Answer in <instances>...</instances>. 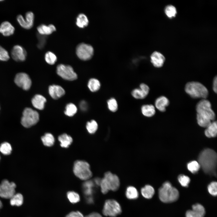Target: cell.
Listing matches in <instances>:
<instances>
[{"label":"cell","instance_id":"6da1fadb","mask_svg":"<svg viewBox=\"0 0 217 217\" xmlns=\"http://www.w3.org/2000/svg\"><path fill=\"white\" fill-rule=\"evenodd\" d=\"M198 162L204 172L209 175H216L217 154L213 149L206 148L200 153Z\"/></svg>","mask_w":217,"mask_h":217},{"label":"cell","instance_id":"7a4b0ae2","mask_svg":"<svg viewBox=\"0 0 217 217\" xmlns=\"http://www.w3.org/2000/svg\"><path fill=\"white\" fill-rule=\"evenodd\" d=\"M158 194L160 200L165 203L176 201L179 198L178 190L173 187L169 181L165 182L159 190Z\"/></svg>","mask_w":217,"mask_h":217},{"label":"cell","instance_id":"3957f363","mask_svg":"<svg viewBox=\"0 0 217 217\" xmlns=\"http://www.w3.org/2000/svg\"><path fill=\"white\" fill-rule=\"evenodd\" d=\"M120 185L118 177L110 171H107L105 173L104 177L101 179L99 186L102 193L106 194L109 190H117Z\"/></svg>","mask_w":217,"mask_h":217},{"label":"cell","instance_id":"277c9868","mask_svg":"<svg viewBox=\"0 0 217 217\" xmlns=\"http://www.w3.org/2000/svg\"><path fill=\"white\" fill-rule=\"evenodd\" d=\"M185 90L187 94L194 98L206 99L209 94L207 88L202 84L198 82L187 83L185 85Z\"/></svg>","mask_w":217,"mask_h":217},{"label":"cell","instance_id":"5b68a950","mask_svg":"<svg viewBox=\"0 0 217 217\" xmlns=\"http://www.w3.org/2000/svg\"><path fill=\"white\" fill-rule=\"evenodd\" d=\"M73 172L77 177L84 181L89 180L92 175L89 164L82 160H77L75 162Z\"/></svg>","mask_w":217,"mask_h":217},{"label":"cell","instance_id":"8992f818","mask_svg":"<svg viewBox=\"0 0 217 217\" xmlns=\"http://www.w3.org/2000/svg\"><path fill=\"white\" fill-rule=\"evenodd\" d=\"M39 119V114L37 112L31 108H27L23 111L21 123L24 127L28 128L36 124Z\"/></svg>","mask_w":217,"mask_h":217},{"label":"cell","instance_id":"52a82bcc","mask_svg":"<svg viewBox=\"0 0 217 217\" xmlns=\"http://www.w3.org/2000/svg\"><path fill=\"white\" fill-rule=\"evenodd\" d=\"M197 114L206 117L212 121L215 120V115L211 108L210 102L206 99H202L196 105Z\"/></svg>","mask_w":217,"mask_h":217},{"label":"cell","instance_id":"ba28073f","mask_svg":"<svg viewBox=\"0 0 217 217\" xmlns=\"http://www.w3.org/2000/svg\"><path fill=\"white\" fill-rule=\"evenodd\" d=\"M121 212V207L116 200L109 199L105 201L102 210V213L104 215L116 217Z\"/></svg>","mask_w":217,"mask_h":217},{"label":"cell","instance_id":"9c48e42d","mask_svg":"<svg viewBox=\"0 0 217 217\" xmlns=\"http://www.w3.org/2000/svg\"><path fill=\"white\" fill-rule=\"evenodd\" d=\"M94 49L91 45L84 43L78 44L76 48V54L80 59L86 61L90 59L93 56Z\"/></svg>","mask_w":217,"mask_h":217},{"label":"cell","instance_id":"30bf717a","mask_svg":"<svg viewBox=\"0 0 217 217\" xmlns=\"http://www.w3.org/2000/svg\"><path fill=\"white\" fill-rule=\"evenodd\" d=\"M16 185L6 179L3 180L0 184V197L5 199H10L15 193Z\"/></svg>","mask_w":217,"mask_h":217},{"label":"cell","instance_id":"8fae6325","mask_svg":"<svg viewBox=\"0 0 217 217\" xmlns=\"http://www.w3.org/2000/svg\"><path fill=\"white\" fill-rule=\"evenodd\" d=\"M56 71L58 75L65 80L72 81L77 78V74L70 65L59 64L57 67Z\"/></svg>","mask_w":217,"mask_h":217},{"label":"cell","instance_id":"7c38bea8","mask_svg":"<svg viewBox=\"0 0 217 217\" xmlns=\"http://www.w3.org/2000/svg\"><path fill=\"white\" fill-rule=\"evenodd\" d=\"M14 82L19 87L24 90H28L30 88L32 82L29 76L24 73L17 74L14 78Z\"/></svg>","mask_w":217,"mask_h":217},{"label":"cell","instance_id":"4fadbf2b","mask_svg":"<svg viewBox=\"0 0 217 217\" xmlns=\"http://www.w3.org/2000/svg\"><path fill=\"white\" fill-rule=\"evenodd\" d=\"M34 18V14L33 12L28 11L26 13L25 18L22 15L19 14L17 16V19L21 27L26 29H29L33 25Z\"/></svg>","mask_w":217,"mask_h":217},{"label":"cell","instance_id":"5bb4252c","mask_svg":"<svg viewBox=\"0 0 217 217\" xmlns=\"http://www.w3.org/2000/svg\"><path fill=\"white\" fill-rule=\"evenodd\" d=\"M11 55L14 60L17 61H23L26 59L27 53L21 46L16 45L13 46L11 50Z\"/></svg>","mask_w":217,"mask_h":217},{"label":"cell","instance_id":"9a60e30c","mask_svg":"<svg viewBox=\"0 0 217 217\" xmlns=\"http://www.w3.org/2000/svg\"><path fill=\"white\" fill-rule=\"evenodd\" d=\"M149 91V86L143 83H141L139 88L133 89L131 92L132 96L135 99H142L145 98Z\"/></svg>","mask_w":217,"mask_h":217},{"label":"cell","instance_id":"2e32d148","mask_svg":"<svg viewBox=\"0 0 217 217\" xmlns=\"http://www.w3.org/2000/svg\"><path fill=\"white\" fill-rule=\"evenodd\" d=\"M204 207L201 204L196 203L192 206V209L188 210L186 213V217H204L205 214Z\"/></svg>","mask_w":217,"mask_h":217},{"label":"cell","instance_id":"e0dca14e","mask_svg":"<svg viewBox=\"0 0 217 217\" xmlns=\"http://www.w3.org/2000/svg\"><path fill=\"white\" fill-rule=\"evenodd\" d=\"M165 58L160 53L155 51L150 56V61L153 65L156 68H160L163 65Z\"/></svg>","mask_w":217,"mask_h":217},{"label":"cell","instance_id":"ac0fdd59","mask_svg":"<svg viewBox=\"0 0 217 217\" xmlns=\"http://www.w3.org/2000/svg\"><path fill=\"white\" fill-rule=\"evenodd\" d=\"M49 92L51 97L55 99L61 97L65 93V91L62 87L60 86L55 85L49 86Z\"/></svg>","mask_w":217,"mask_h":217},{"label":"cell","instance_id":"d6986e66","mask_svg":"<svg viewBox=\"0 0 217 217\" xmlns=\"http://www.w3.org/2000/svg\"><path fill=\"white\" fill-rule=\"evenodd\" d=\"M14 30V26L8 21H4L0 25V33L5 36L12 35Z\"/></svg>","mask_w":217,"mask_h":217},{"label":"cell","instance_id":"ffe728a7","mask_svg":"<svg viewBox=\"0 0 217 217\" xmlns=\"http://www.w3.org/2000/svg\"><path fill=\"white\" fill-rule=\"evenodd\" d=\"M169 101L168 99L164 96H160L156 99L155 102V107L159 111L164 112L166 108L168 106Z\"/></svg>","mask_w":217,"mask_h":217},{"label":"cell","instance_id":"44dd1931","mask_svg":"<svg viewBox=\"0 0 217 217\" xmlns=\"http://www.w3.org/2000/svg\"><path fill=\"white\" fill-rule=\"evenodd\" d=\"M46 102V99L42 96L39 94L35 95L32 99V103L33 107L40 110L44 109Z\"/></svg>","mask_w":217,"mask_h":217},{"label":"cell","instance_id":"7402d4cb","mask_svg":"<svg viewBox=\"0 0 217 217\" xmlns=\"http://www.w3.org/2000/svg\"><path fill=\"white\" fill-rule=\"evenodd\" d=\"M56 30L55 27L52 24L48 25L42 24L39 26L37 27V30L39 34L42 35L50 34L55 31Z\"/></svg>","mask_w":217,"mask_h":217},{"label":"cell","instance_id":"603a6c76","mask_svg":"<svg viewBox=\"0 0 217 217\" xmlns=\"http://www.w3.org/2000/svg\"><path fill=\"white\" fill-rule=\"evenodd\" d=\"M141 111L144 116L147 117H152L156 113L155 107L152 104L143 105L141 107Z\"/></svg>","mask_w":217,"mask_h":217},{"label":"cell","instance_id":"cb8c5ba5","mask_svg":"<svg viewBox=\"0 0 217 217\" xmlns=\"http://www.w3.org/2000/svg\"><path fill=\"white\" fill-rule=\"evenodd\" d=\"M205 131V135L209 138L214 137L217 134V124L216 121H214L210 124Z\"/></svg>","mask_w":217,"mask_h":217},{"label":"cell","instance_id":"d4e9b609","mask_svg":"<svg viewBox=\"0 0 217 217\" xmlns=\"http://www.w3.org/2000/svg\"><path fill=\"white\" fill-rule=\"evenodd\" d=\"M58 140L61 143V146L64 148L68 147L73 141L72 137L66 134L60 135L58 137Z\"/></svg>","mask_w":217,"mask_h":217},{"label":"cell","instance_id":"484cf974","mask_svg":"<svg viewBox=\"0 0 217 217\" xmlns=\"http://www.w3.org/2000/svg\"><path fill=\"white\" fill-rule=\"evenodd\" d=\"M141 191L142 196L147 199L151 198L155 193L154 188L149 185H146L142 188Z\"/></svg>","mask_w":217,"mask_h":217},{"label":"cell","instance_id":"4316f807","mask_svg":"<svg viewBox=\"0 0 217 217\" xmlns=\"http://www.w3.org/2000/svg\"><path fill=\"white\" fill-rule=\"evenodd\" d=\"M89 23L88 19L84 14H79L76 18V24L80 28H83L87 26Z\"/></svg>","mask_w":217,"mask_h":217},{"label":"cell","instance_id":"83f0119b","mask_svg":"<svg viewBox=\"0 0 217 217\" xmlns=\"http://www.w3.org/2000/svg\"><path fill=\"white\" fill-rule=\"evenodd\" d=\"M101 84L99 81L97 79L92 78L90 79L88 82V87L92 92L98 91L100 88Z\"/></svg>","mask_w":217,"mask_h":217},{"label":"cell","instance_id":"f1b7e54d","mask_svg":"<svg viewBox=\"0 0 217 217\" xmlns=\"http://www.w3.org/2000/svg\"><path fill=\"white\" fill-rule=\"evenodd\" d=\"M10 203L12 206H20L23 203V197L19 193H15L10 199Z\"/></svg>","mask_w":217,"mask_h":217},{"label":"cell","instance_id":"f546056e","mask_svg":"<svg viewBox=\"0 0 217 217\" xmlns=\"http://www.w3.org/2000/svg\"><path fill=\"white\" fill-rule=\"evenodd\" d=\"M42 141L43 144L47 146H52L55 142V139L53 135L50 133L46 134L41 137Z\"/></svg>","mask_w":217,"mask_h":217},{"label":"cell","instance_id":"4dcf8cb0","mask_svg":"<svg viewBox=\"0 0 217 217\" xmlns=\"http://www.w3.org/2000/svg\"><path fill=\"white\" fill-rule=\"evenodd\" d=\"M197 119L199 125L203 127H207L212 123L209 119L198 114H197Z\"/></svg>","mask_w":217,"mask_h":217},{"label":"cell","instance_id":"1f68e13d","mask_svg":"<svg viewBox=\"0 0 217 217\" xmlns=\"http://www.w3.org/2000/svg\"><path fill=\"white\" fill-rule=\"evenodd\" d=\"M126 195L128 199H135L138 197V193L137 190L135 187L130 186L127 188Z\"/></svg>","mask_w":217,"mask_h":217},{"label":"cell","instance_id":"d6a6232c","mask_svg":"<svg viewBox=\"0 0 217 217\" xmlns=\"http://www.w3.org/2000/svg\"><path fill=\"white\" fill-rule=\"evenodd\" d=\"M107 107L111 112H115L118 109V104L116 99L112 97L108 100L107 101Z\"/></svg>","mask_w":217,"mask_h":217},{"label":"cell","instance_id":"836d02e7","mask_svg":"<svg viewBox=\"0 0 217 217\" xmlns=\"http://www.w3.org/2000/svg\"><path fill=\"white\" fill-rule=\"evenodd\" d=\"M77 108L73 103L68 104L66 107L64 114L67 116L71 117L74 115L77 112Z\"/></svg>","mask_w":217,"mask_h":217},{"label":"cell","instance_id":"e575fe53","mask_svg":"<svg viewBox=\"0 0 217 217\" xmlns=\"http://www.w3.org/2000/svg\"><path fill=\"white\" fill-rule=\"evenodd\" d=\"M86 128L89 133L93 134L96 132L98 128V124L96 121L93 120L88 122L86 124Z\"/></svg>","mask_w":217,"mask_h":217},{"label":"cell","instance_id":"d590c367","mask_svg":"<svg viewBox=\"0 0 217 217\" xmlns=\"http://www.w3.org/2000/svg\"><path fill=\"white\" fill-rule=\"evenodd\" d=\"M45 59L47 63L52 65L57 61V57L54 53L48 51L45 54Z\"/></svg>","mask_w":217,"mask_h":217},{"label":"cell","instance_id":"8d00e7d4","mask_svg":"<svg viewBox=\"0 0 217 217\" xmlns=\"http://www.w3.org/2000/svg\"><path fill=\"white\" fill-rule=\"evenodd\" d=\"M187 167L188 169L193 174L197 173L200 167L198 162L196 161L189 162L187 164Z\"/></svg>","mask_w":217,"mask_h":217},{"label":"cell","instance_id":"74e56055","mask_svg":"<svg viewBox=\"0 0 217 217\" xmlns=\"http://www.w3.org/2000/svg\"><path fill=\"white\" fill-rule=\"evenodd\" d=\"M68 198L70 202L75 203L79 202L80 200V197L77 193L70 191L67 193Z\"/></svg>","mask_w":217,"mask_h":217},{"label":"cell","instance_id":"f35d334b","mask_svg":"<svg viewBox=\"0 0 217 217\" xmlns=\"http://www.w3.org/2000/svg\"><path fill=\"white\" fill-rule=\"evenodd\" d=\"M12 151L11 145L8 142H4L0 146V151L3 154L8 155L10 154Z\"/></svg>","mask_w":217,"mask_h":217},{"label":"cell","instance_id":"ab89813d","mask_svg":"<svg viewBox=\"0 0 217 217\" xmlns=\"http://www.w3.org/2000/svg\"><path fill=\"white\" fill-rule=\"evenodd\" d=\"M83 184L84 192L87 195H90L92 192V187L93 184L91 181H86Z\"/></svg>","mask_w":217,"mask_h":217},{"label":"cell","instance_id":"60d3db41","mask_svg":"<svg viewBox=\"0 0 217 217\" xmlns=\"http://www.w3.org/2000/svg\"><path fill=\"white\" fill-rule=\"evenodd\" d=\"M165 12L168 17L171 18L175 16L177 11L175 7L172 5H169L165 8Z\"/></svg>","mask_w":217,"mask_h":217},{"label":"cell","instance_id":"b9f144b4","mask_svg":"<svg viewBox=\"0 0 217 217\" xmlns=\"http://www.w3.org/2000/svg\"><path fill=\"white\" fill-rule=\"evenodd\" d=\"M178 180L181 185L183 187H187L190 182V179L187 176L184 175L178 176Z\"/></svg>","mask_w":217,"mask_h":217},{"label":"cell","instance_id":"7bdbcfd3","mask_svg":"<svg viewBox=\"0 0 217 217\" xmlns=\"http://www.w3.org/2000/svg\"><path fill=\"white\" fill-rule=\"evenodd\" d=\"M209 193L212 195L215 196L217 194V183L216 181L210 183L207 187Z\"/></svg>","mask_w":217,"mask_h":217},{"label":"cell","instance_id":"ee69618b","mask_svg":"<svg viewBox=\"0 0 217 217\" xmlns=\"http://www.w3.org/2000/svg\"><path fill=\"white\" fill-rule=\"evenodd\" d=\"M9 58L8 52L0 45V61H6L8 60Z\"/></svg>","mask_w":217,"mask_h":217},{"label":"cell","instance_id":"f6af8a7d","mask_svg":"<svg viewBox=\"0 0 217 217\" xmlns=\"http://www.w3.org/2000/svg\"><path fill=\"white\" fill-rule=\"evenodd\" d=\"M66 217H84L82 214L79 211H73L67 215Z\"/></svg>","mask_w":217,"mask_h":217},{"label":"cell","instance_id":"bcb514c9","mask_svg":"<svg viewBox=\"0 0 217 217\" xmlns=\"http://www.w3.org/2000/svg\"><path fill=\"white\" fill-rule=\"evenodd\" d=\"M80 107L82 111H86L88 108V105L87 102L85 101H82L80 104Z\"/></svg>","mask_w":217,"mask_h":217},{"label":"cell","instance_id":"7dc6e473","mask_svg":"<svg viewBox=\"0 0 217 217\" xmlns=\"http://www.w3.org/2000/svg\"><path fill=\"white\" fill-rule=\"evenodd\" d=\"M212 86L214 91L216 93L217 91V77L216 76L214 77L213 79Z\"/></svg>","mask_w":217,"mask_h":217},{"label":"cell","instance_id":"c3c4849f","mask_svg":"<svg viewBox=\"0 0 217 217\" xmlns=\"http://www.w3.org/2000/svg\"><path fill=\"white\" fill-rule=\"evenodd\" d=\"M85 217H102V216L98 213L93 212L85 216Z\"/></svg>","mask_w":217,"mask_h":217},{"label":"cell","instance_id":"681fc988","mask_svg":"<svg viewBox=\"0 0 217 217\" xmlns=\"http://www.w3.org/2000/svg\"><path fill=\"white\" fill-rule=\"evenodd\" d=\"M2 202L0 200V209L2 208Z\"/></svg>","mask_w":217,"mask_h":217}]
</instances>
